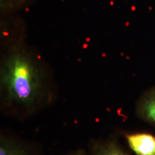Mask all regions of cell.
<instances>
[{
    "mask_svg": "<svg viewBox=\"0 0 155 155\" xmlns=\"http://www.w3.org/2000/svg\"><path fill=\"white\" fill-rule=\"evenodd\" d=\"M48 68L39 55L25 45L6 49L1 63L0 81L8 104L31 108L42 99L50 81Z\"/></svg>",
    "mask_w": 155,
    "mask_h": 155,
    "instance_id": "1",
    "label": "cell"
},
{
    "mask_svg": "<svg viewBox=\"0 0 155 155\" xmlns=\"http://www.w3.org/2000/svg\"><path fill=\"white\" fill-rule=\"evenodd\" d=\"M130 148L137 155H155V137L147 133L127 136Z\"/></svg>",
    "mask_w": 155,
    "mask_h": 155,
    "instance_id": "2",
    "label": "cell"
},
{
    "mask_svg": "<svg viewBox=\"0 0 155 155\" xmlns=\"http://www.w3.org/2000/svg\"><path fill=\"white\" fill-rule=\"evenodd\" d=\"M137 110L146 120L155 123V88L142 97L138 103Z\"/></svg>",
    "mask_w": 155,
    "mask_h": 155,
    "instance_id": "3",
    "label": "cell"
},
{
    "mask_svg": "<svg viewBox=\"0 0 155 155\" xmlns=\"http://www.w3.org/2000/svg\"><path fill=\"white\" fill-rule=\"evenodd\" d=\"M0 155H28L24 150L21 149L11 142L1 138Z\"/></svg>",
    "mask_w": 155,
    "mask_h": 155,
    "instance_id": "4",
    "label": "cell"
},
{
    "mask_svg": "<svg viewBox=\"0 0 155 155\" xmlns=\"http://www.w3.org/2000/svg\"><path fill=\"white\" fill-rule=\"evenodd\" d=\"M26 1L27 0H1V8L6 10L13 9L20 6Z\"/></svg>",
    "mask_w": 155,
    "mask_h": 155,
    "instance_id": "5",
    "label": "cell"
},
{
    "mask_svg": "<svg viewBox=\"0 0 155 155\" xmlns=\"http://www.w3.org/2000/svg\"><path fill=\"white\" fill-rule=\"evenodd\" d=\"M97 155H127L115 146H110L101 150Z\"/></svg>",
    "mask_w": 155,
    "mask_h": 155,
    "instance_id": "6",
    "label": "cell"
}]
</instances>
